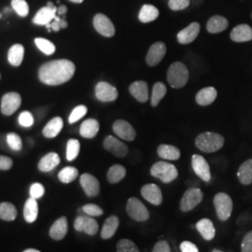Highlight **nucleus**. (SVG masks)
<instances>
[{
    "label": "nucleus",
    "mask_w": 252,
    "mask_h": 252,
    "mask_svg": "<svg viewBox=\"0 0 252 252\" xmlns=\"http://www.w3.org/2000/svg\"><path fill=\"white\" fill-rule=\"evenodd\" d=\"M76 66L66 59L54 60L43 63L38 70V78L47 85L56 86L65 83L72 79Z\"/></svg>",
    "instance_id": "obj_1"
},
{
    "label": "nucleus",
    "mask_w": 252,
    "mask_h": 252,
    "mask_svg": "<svg viewBox=\"0 0 252 252\" xmlns=\"http://www.w3.org/2000/svg\"><path fill=\"white\" fill-rule=\"evenodd\" d=\"M224 145V137L213 132H206L199 135L195 139V146L204 153H215Z\"/></svg>",
    "instance_id": "obj_2"
},
{
    "label": "nucleus",
    "mask_w": 252,
    "mask_h": 252,
    "mask_svg": "<svg viewBox=\"0 0 252 252\" xmlns=\"http://www.w3.org/2000/svg\"><path fill=\"white\" fill-rule=\"evenodd\" d=\"M189 80V71L184 63L175 62L172 63L167 71V81L170 86L180 89L186 85Z\"/></svg>",
    "instance_id": "obj_3"
},
{
    "label": "nucleus",
    "mask_w": 252,
    "mask_h": 252,
    "mask_svg": "<svg viewBox=\"0 0 252 252\" xmlns=\"http://www.w3.org/2000/svg\"><path fill=\"white\" fill-rule=\"evenodd\" d=\"M151 174L163 183H170L179 176L178 169L172 163L165 162H155L151 168Z\"/></svg>",
    "instance_id": "obj_4"
},
{
    "label": "nucleus",
    "mask_w": 252,
    "mask_h": 252,
    "mask_svg": "<svg viewBox=\"0 0 252 252\" xmlns=\"http://www.w3.org/2000/svg\"><path fill=\"white\" fill-rule=\"evenodd\" d=\"M214 206L218 218L221 221H225L231 217L234 207L233 200L225 192H219L215 195Z\"/></svg>",
    "instance_id": "obj_5"
},
{
    "label": "nucleus",
    "mask_w": 252,
    "mask_h": 252,
    "mask_svg": "<svg viewBox=\"0 0 252 252\" xmlns=\"http://www.w3.org/2000/svg\"><path fill=\"white\" fill-rule=\"evenodd\" d=\"M126 212L129 217L136 221H146L150 219V213L144 204L135 197H131L126 205Z\"/></svg>",
    "instance_id": "obj_6"
},
{
    "label": "nucleus",
    "mask_w": 252,
    "mask_h": 252,
    "mask_svg": "<svg viewBox=\"0 0 252 252\" xmlns=\"http://www.w3.org/2000/svg\"><path fill=\"white\" fill-rule=\"evenodd\" d=\"M204 194L198 188H189L187 189L180 201V210L189 212L202 202Z\"/></svg>",
    "instance_id": "obj_7"
},
{
    "label": "nucleus",
    "mask_w": 252,
    "mask_h": 252,
    "mask_svg": "<svg viewBox=\"0 0 252 252\" xmlns=\"http://www.w3.org/2000/svg\"><path fill=\"white\" fill-rule=\"evenodd\" d=\"M21 104H22V97L18 93H15V92L8 93L4 94V96L1 100V112L6 116H10L15 111H17Z\"/></svg>",
    "instance_id": "obj_8"
},
{
    "label": "nucleus",
    "mask_w": 252,
    "mask_h": 252,
    "mask_svg": "<svg viewBox=\"0 0 252 252\" xmlns=\"http://www.w3.org/2000/svg\"><path fill=\"white\" fill-rule=\"evenodd\" d=\"M94 27L102 36L111 37L115 35V27L105 14L98 13L94 18Z\"/></svg>",
    "instance_id": "obj_9"
},
{
    "label": "nucleus",
    "mask_w": 252,
    "mask_h": 252,
    "mask_svg": "<svg viewBox=\"0 0 252 252\" xmlns=\"http://www.w3.org/2000/svg\"><path fill=\"white\" fill-rule=\"evenodd\" d=\"M191 165L192 169L194 173L198 176L201 180L208 182L211 180V173H210V167L208 162L206 161V159L199 155V154H194L191 157Z\"/></svg>",
    "instance_id": "obj_10"
},
{
    "label": "nucleus",
    "mask_w": 252,
    "mask_h": 252,
    "mask_svg": "<svg viewBox=\"0 0 252 252\" xmlns=\"http://www.w3.org/2000/svg\"><path fill=\"white\" fill-rule=\"evenodd\" d=\"M117 89L106 81H100L95 86V96L102 102H112L117 99Z\"/></svg>",
    "instance_id": "obj_11"
},
{
    "label": "nucleus",
    "mask_w": 252,
    "mask_h": 252,
    "mask_svg": "<svg viewBox=\"0 0 252 252\" xmlns=\"http://www.w3.org/2000/svg\"><path fill=\"white\" fill-rule=\"evenodd\" d=\"M80 183L81 187L89 197H95L99 194L100 184L98 180L88 173L81 175L80 178Z\"/></svg>",
    "instance_id": "obj_12"
},
{
    "label": "nucleus",
    "mask_w": 252,
    "mask_h": 252,
    "mask_svg": "<svg viewBox=\"0 0 252 252\" xmlns=\"http://www.w3.org/2000/svg\"><path fill=\"white\" fill-rule=\"evenodd\" d=\"M103 145L108 152L112 153L118 158H123L128 153L127 146L112 135H108L105 138Z\"/></svg>",
    "instance_id": "obj_13"
},
{
    "label": "nucleus",
    "mask_w": 252,
    "mask_h": 252,
    "mask_svg": "<svg viewBox=\"0 0 252 252\" xmlns=\"http://www.w3.org/2000/svg\"><path fill=\"white\" fill-rule=\"evenodd\" d=\"M166 54V46L161 41H158L154 43L150 48L147 56H146V62L150 66H155L160 63L162 58Z\"/></svg>",
    "instance_id": "obj_14"
},
{
    "label": "nucleus",
    "mask_w": 252,
    "mask_h": 252,
    "mask_svg": "<svg viewBox=\"0 0 252 252\" xmlns=\"http://www.w3.org/2000/svg\"><path fill=\"white\" fill-rule=\"evenodd\" d=\"M113 131L116 135L126 141H133L135 138V130L128 122L124 120H118L113 124Z\"/></svg>",
    "instance_id": "obj_15"
},
{
    "label": "nucleus",
    "mask_w": 252,
    "mask_h": 252,
    "mask_svg": "<svg viewBox=\"0 0 252 252\" xmlns=\"http://www.w3.org/2000/svg\"><path fill=\"white\" fill-rule=\"evenodd\" d=\"M141 195L154 206H160L162 202L161 189L156 184H146L141 189Z\"/></svg>",
    "instance_id": "obj_16"
},
{
    "label": "nucleus",
    "mask_w": 252,
    "mask_h": 252,
    "mask_svg": "<svg viewBox=\"0 0 252 252\" xmlns=\"http://www.w3.org/2000/svg\"><path fill=\"white\" fill-rule=\"evenodd\" d=\"M68 232V222L65 217H61L56 220L54 224L51 226L49 234L55 241H60L64 238Z\"/></svg>",
    "instance_id": "obj_17"
},
{
    "label": "nucleus",
    "mask_w": 252,
    "mask_h": 252,
    "mask_svg": "<svg viewBox=\"0 0 252 252\" xmlns=\"http://www.w3.org/2000/svg\"><path fill=\"white\" fill-rule=\"evenodd\" d=\"M199 32L200 25L198 23H191L189 26L179 32L178 41L180 44H189L197 37Z\"/></svg>",
    "instance_id": "obj_18"
},
{
    "label": "nucleus",
    "mask_w": 252,
    "mask_h": 252,
    "mask_svg": "<svg viewBox=\"0 0 252 252\" xmlns=\"http://www.w3.org/2000/svg\"><path fill=\"white\" fill-rule=\"evenodd\" d=\"M129 91L135 99L140 103H146L149 99V88L146 81L133 82L129 87Z\"/></svg>",
    "instance_id": "obj_19"
},
{
    "label": "nucleus",
    "mask_w": 252,
    "mask_h": 252,
    "mask_svg": "<svg viewBox=\"0 0 252 252\" xmlns=\"http://www.w3.org/2000/svg\"><path fill=\"white\" fill-rule=\"evenodd\" d=\"M57 12V8H50V7H44L42 9H39L36 14V16L33 19V23L36 24L37 26H46L52 21L54 20V17L56 16Z\"/></svg>",
    "instance_id": "obj_20"
},
{
    "label": "nucleus",
    "mask_w": 252,
    "mask_h": 252,
    "mask_svg": "<svg viewBox=\"0 0 252 252\" xmlns=\"http://www.w3.org/2000/svg\"><path fill=\"white\" fill-rule=\"evenodd\" d=\"M231 39L234 42H246L252 39V28L248 25H239L231 32Z\"/></svg>",
    "instance_id": "obj_21"
},
{
    "label": "nucleus",
    "mask_w": 252,
    "mask_h": 252,
    "mask_svg": "<svg viewBox=\"0 0 252 252\" xmlns=\"http://www.w3.org/2000/svg\"><path fill=\"white\" fill-rule=\"evenodd\" d=\"M61 159L56 153H50L43 156L38 162V169L41 172H50L60 163Z\"/></svg>",
    "instance_id": "obj_22"
},
{
    "label": "nucleus",
    "mask_w": 252,
    "mask_h": 252,
    "mask_svg": "<svg viewBox=\"0 0 252 252\" xmlns=\"http://www.w3.org/2000/svg\"><path fill=\"white\" fill-rule=\"evenodd\" d=\"M99 131V123L94 119H88L81 124L80 134L84 138H94Z\"/></svg>",
    "instance_id": "obj_23"
},
{
    "label": "nucleus",
    "mask_w": 252,
    "mask_h": 252,
    "mask_svg": "<svg viewBox=\"0 0 252 252\" xmlns=\"http://www.w3.org/2000/svg\"><path fill=\"white\" fill-rule=\"evenodd\" d=\"M63 123L62 118L55 117L51 120L42 130V135L46 138H54L60 134L63 129Z\"/></svg>",
    "instance_id": "obj_24"
},
{
    "label": "nucleus",
    "mask_w": 252,
    "mask_h": 252,
    "mask_svg": "<svg viewBox=\"0 0 252 252\" xmlns=\"http://www.w3.org/2000/svg\"><path fill=\"white\" fill-rule=\"evenodd\" d=\"M38 216V204L36 199L28 198L24 207V218L28 223L35 222Z\"/></svg>",
    "instance_id": "obj_25"
},
{
    "label": "nucleus",
    "mask_w": 252,
    "mask_h": 252,
    "mask_svg": "<svg viewBox=\"0 0 252 252\" xmlns=\"http://www.w3.org/2000/svg\"><path fill=\"white\" fill-rule=\"evenodd\" d=\"M196 229L203 238L206 240H212L215 237L216 230L213 225V222L208 219H202L196 223Z\"/></svg>",
    "instance_id": "obj_26"
},
{
    "label": "nucleus",
    "mask_w": 252,
    "mask_h": 252,
    "mask_svg": "<svg viewBox=\"0 0 252 252\" xmlns=\"http://www.w3.org/2000/svg\"><path fill=\"white\" fill-rule=\"evenodd\" d=\"M228 25H229V23L225 17L216 15L208 20L207 25V31L211 34L220 33L227 29Z\"/></svg>",
    "instance_id": "obj_27"
},
{
    "label": "nucleus",
    "mask_w": 252,
    "mask_h": 252,
    "mask_svg": "<svg viewBox=\"0 0 252 252\" xmlns=\"http://www.w3.org/2000/svg\"><path fill=\"white\" fill-rule=\"evenodd\" d=\"M218 93L214 87H207L199 91L195 100L200 106H208L212 104L217 98Z\"/></svg>",
    "instance_id": "obj_28"
},
{
    "label": "nucleus",
    "mask_w": 252,
    "mask_h": 252,
    "mask_svg": "<svg viewBox=\"0 0 252 252\" xmlns=\"http://www.w3.org/2000/svg\"><path fill=\"white\" fill-rule=\"evenodd\" d=\"M120 224V220L117 216H110L106 220L101 231V237L103 239L111 238L117 231Z\"/></svg>",
    "instance_id": "obj_29"
},
{
    "label": "nucleus",
    "mask_w": 252,
    "mask_h": 252,
    "mask_svg": "<svg viewBox=\"0 0 252 252\" xmlns=\"http://www.w3.org/2000/svg\"><path fill=\"white\" fill-rule=\"evenodd\" d=\"M237 178L243 185H250L252 183V159L244 162L237 172Z\"/></svg>",
    "instance_id": "obj_30"
},
{
    "label": "nucleus",
    "mask_w": 252,
    "mask_h": 252,
    "mask_svg": "<svg viewBox=\"0 0 252 252\" xmlns=\"http://www.w3.org/2000/svg\"><path fill=\"white\" fill-rule=\"evenodd\" d=\"M158 155L165 160L176 161L180 158V151L175 146L171 145H160L157 149Z\"/></svg>",
    "instance_id": "obj_31"
},
{
    "label": "nucleus",
    "mask_w": 252,
    "mask_h": 252,
    "mask_svg": "<svg viewBox=\"0 0 252 252\" xmlns=\"http://www.w3.org/2000/svg\"><path fill=\"white\" fill-rule=\"evenodd\" d=\"M25 54V48L21 44H15L9 49L8 53V60L9 63L13 66H19L23 60Z\"/></svg>",
    "instance_id": "obj_32"
},
{
    "label": "nucleus",
    "mask_w": 252,
    "mask_h": 252,
    "mask_svg": "<svg viewBox=\"0 0 252 252\" xmlns=\"http://www.w3.org/2000/svg\"><path fill=\"white\" fill-rule=\"evenodd\" d=\"M160 12L156 7L153 5H144L138 14V19L142 23H151L158 18Z\"/></svg>",
    "instance_id": "obj_33"
},
{
    "label": "nucleus",
    "mask_w": 252,
    "mask_h": 252,
    "mask_svg": "<svg viewBox=\"0 0 252 252\" xmlns=\"http://www.w3.org/2000/svg\"><path fill=\"white\" fill-rule=\"evenodd\" d=\"M17 218V208L16 207L9 203L3 202L0 203V219L5 221H12Z\"/></svg>",
    "instance_id": "obj_34"
},
{
    "label": "nucleus",
    "mask_w": 252,
    "mask_h": 252,
    "mask_svg": "<svg viewBox=\"0 0 252 252\" xmlns=\"http://www.w3.org/2000/svg\"><path fill=\"white\" fill-rule=\"evenodd\" d=\"M126 175V169L121 164H115L108 169V182L111 184H116L121 180H124Z\"/></svg>",
    "instance_id": "obj_35"
},
{
    "label": "nucleus",
    "mask_w": 252,
    "mask_h": 252,
    "mask_svg": "<svg viewBox=\"0 0 252 252\" xmlns=\"http://www.w3.org/2000/svg\"><path fill=\"white\" fill-rule=\"evenodd\" d=\"M98 222L88 215H82V232L89 235H95L98 232Z\"/></svg>",
    "instance_id": "obj_36"
},
{
    "label": "nucleus",
    "mask_w": 252,
    "mask_h": 252,
    "mask_svg": "<svg viewBox=\"0 0 252 252\" xmlns=\"http://www.w3.org/2000/svg\"><path fill=\"white\" fill-rule=\"evenodd\" d=\"M79 176V170L73 166H66L58 173V179L63 183L68 184L76 180Z\"/></svg>",
    "instance_id": "obj_37"
},
{
    "label": "nucleus",
    "mask_w": 252,
    "mask_h": 252,
    "mask_svg": "<svg viewBox=\"0 0 252 252\" xmlns=\"http://www.w3.org/2000/svg\"><path fill=\"white\" fill-rule=\"evenodd\" d=\"M166 92H167V90H166L165 85L161 81H158L154 84L153 94H152V105H153V107H157L159 105L160 101L166 94Z\"/></svg>",
    "instance_id": "obj_38"
},
{
    "label": "nucleus",
    "mask_w": 252,
    "mask_h": 252,
    "mask_svg": "<svg viewBox=\"0 0 252 252\" xmlns=\"http://www.w3.org/2000/svg\"><path fill=\"white\" fill-rule=\"evenodd\" d=\"M80 150H81V144L79 142V140L77 139H69L67 141L66 144V159L69 162L74 161L79 153H80Z\"/></svg>",
    "instance_id": "obj_39"
},
{
    "label": "nucleus",
    "mask_w": 252,
    "mask_h": 252,
    "mask_svg": "<svg viewBox=\"0 0 252 252\" xmlns=\"http://www.w3.org/2000/svg\"><path fill=\"white\" fill-rule=\"evenodd\" d=\"M36 47L46 55H52L55 52V46L54 43L46 38L37 37L35 39Z\"/></svg>",
    "instance_id": "obj_40"
},
{
    "label": "nucleus",
    "mask_w": 252,
    "mask_h": 252,
    "mask_svg": "<svg viewBox=\"0 0 252 252\" xmlns=\"http://www.w3.org/2000/svg\"><path fill=\"white\" fill-rule=\"evenodd\" d=\"M11 6L21 17H26L29 13V7L26 0H12Z\"/></svg>",
    "instance_id": "obj_41"
},
{
    "label": "nucleus",
    "mask_w": 252,
    "mask_h": 252,
    "mask_svg": "<svg viewBox=\"0 0 252 252\" xmlns=\"http://www.w3.org/2000/svg\"><path fill=\"white\" fill-rule=\"evenodd\" d=\"M117 252H140L133 241L122 239L117 244Z\"/></svg>",
    "instance_id": "obj_42"
},
{
    "label": "nucleus",
    "mask_w": 252,
    "mask_h": 252,
    "mask_svg": "<svg viewBox=\"0 0 252 252\" xmlns=\"http://www.w3.org/2000/svg\"><path fill=\"white\" fill-rule=\"evenodd\" d=\"M7 143L12 151L19 152L23 148L22 138L15 133H9L7 135Z\"/></svg>",
    "instance_id": "obj_43"
},
{
    "label": "nucleus",
    "mask_w": 252,
    "mask_h": 252,
    "mask_svg": "<svg viewBox=\"0 0 252 252\" xmlns=\"http://www.w3.org/2000/svg\"><path fill=\"white\" fill-rule=\"evenodd\" d=\"M87 110H88L87 108H86L85 106H83V105H81V106L76 107V108L73 109L72 112H71V114H70V116L68 118V122H69V124H75L76 122L80 121L81 118H83L85 115H86Z\"/></svg>",
    "instance_id": "obj_44"
},
{
    "label": "nucleus",
    "mask_w": 252,
    "mask_h": 252,
    "mask_svg": "<svg viewBox=\"0 0 252 252\" xmlns=\"http://www.w3.org/2000/svg\"><path fill=\"white\" fill-rule=\"evenodd\" d=\"M82 211L90 217H100L103 215L104 211L101 207L94 204H87L82 207Z\"/></svg>",
    "instance_id": "obj_45"
},
{
    "label": "nucleus",
    "mask_w": 252,
    "mask_h": 252,
    "mask_svg": "<svg viewBox=\"0 0 252 252\" xmlns=\"http://www.w3.org/2000/svg\"><path fill=\"white\" fill-rule=\"evenodd\" d=\"M45 193V188L42 184L40 183H33L29 189V194L30 197L34 199L41 198Z\"/></svg>",
    "instance_id": "obj_46"
},
{
    "label": "nucleus",
    "mask_w": 252,
    "mask_h": 252,
    "mask_svg": "<svg viewBox=\"0 0 252 252\" xmlns=\"http://www.w3.org/2000/svg\"><path fill=\"white\" fill-rule=\"evenodd\" d=\"M19 124L24 127H31L34 125V117L29 111H24L19 116Z\"/></svg>",
    "instance_id": "obj_47"
},
{
    "label": "nucleus",
    "mask_w": 252,
    "mask_h": 252,
    "mask_svg": "<svg viewBox=\"0 0 252 252\" xmlns=\"http://www.w3.org/2000/svg\"><path fill=\"white\" fill-rule=\"evenodd\" d=\"M189 5V0H169L168 6L172 10L178 11L188 8Z\"/></svg>",
    "instance_id": "obj_48"
},
{
    "label": "nucleus",
    "mask_w": 252,
    "mask_h": 252,
    "mask_svg": "<svg viewBox=\"0 0 252 252\" xmlns=\"http://www.w3.org/2000/svg\"><path fill=\"white\" fill-rule=\"evenodd\" d=\"M241 252H252V231L244 236L241 243Z\"/></svg>",
    "instance_id": "obj_49"
},
{
    "label": "nucleus",
    "mask_w": 252,
    "mask_h": 252,
    "mask_svg": "<svg viewBox=\"0 0 252 252\" xmlns=\"http://www.w3.org/2000/svg\"><path fill=\"white\" fill-rule=\"evenodd\" d=\"M153 252H171L169 244L164 240L158 241L153 248Z\"/></svg>",
    "instance_id": "obj_50"
},
{
    "label": "nucleus",
    "mask_w": 252,
    "mask_h": 252,
    "mask_svg": "<svg viewBox=\"0 0 252 252\" xmlns=\"http://www.w3.org/2000/svg\"><path fill=\"white\" fill-rule=\"evenodd\" d=\"M12 164L13 162L9 157L0 155V170H9L12 167Z\"/></svg>",
    "instance_id": "obj_51"
},
{
    "label": "nucleus",
    "mask_w": 252,
    "mask_h": 252,
    "mask_svg": "<svg viewBox=\"0 0 252 252\" xmlns=\"http://www.w3.org/2000/svg\"><path fill=\"white\" fill-rule=\"evenodd\" d=\"M181 252H199L198 248L189 241H184L180 244Z\"/></svg>",
    "instance_id": "obj_52"
},
{
    "label": "nucleus",
    "mask_w": 252,
    "mask_h": 252,
    "mask_svg": "<svg viewBox=\"0 0 252 252\" xmlns=\"http://www.w3.org/2000/svg\"><path fill=\"white\" fill-rule=\"evenodd\" d=\"M74 228L78 232H82V215L77 217L74 222Z\"/></svg>",
    "instance_id": "obj_53"
},
{
    "label": "nucleus",
    "mask_w": 252,
    "mask_h": 252,
    "mask_svg": "<svg viewBox=\"0 0 252 252\" xmlns=\"http://www.w3.org/2000/svg\"><path fill=\"white\" fill-rule=\"evenodd\" d=\"M67 12V8L64 5H61L59 8H57V13L59 15H64Z\"/></svg>",
    "instance_id": "obj_54"
},
{
    "label": "nucleus",
    "mask_w": 252,
    "mask_h": 252,
    "mask_svg": "<svg viewBox=\"0 0 252 252\" xmlns=\"http://www.w3.org/2000/svg\"><path fill=\"white\" fill-rule=\"evenodd\" d=\"M51 29L54 30L55 32H58V31L61 29V27L59 26V23H57L56 21L52 22V23H51Z\"/></svg>",
    "instance_id": "obj_55"
},
{
    "label": "nucleus",
    "mask_w": 252,
    "mask_h": 252,
    "mask_svg": "<svg viewBox=\"0 0 252 252\" xmlns=\"http://www.w3.org/2000/svg\"><path fill=\"white\" fill-rule=\"evenodd\" d=\"M59 26L61 28H66L67 27V22L64 20V18H61L60 22H59Z\"/></svg>",
    "instance_id": "obj_56"
},
{
    "label": "nucleus",
    "mask_w": 252,
    "mask_h": 252,
    "mask_svg": "<svg viewBox=\"0 0 252 252\" xmlns=\"http://www.w3.org/2000/svg\"><path fill=\"white\" fill-rule=\"evenodd\" d=\"M23 252H40L38 250H35V249H27L26 251Z\"/></svg>",
    "instance_id": "obj_57"
},
{
    "label": "nucleus",
    "mask_w": 252,
    "mask_h": 252,
    "mask_svg": "<svg viewBox=\"0 0 252 252\" xmlns=\"http://www.w3.org/2000/svg\"><path fill=\"white\" fill-rule=\"evenodd\" d=\"M70 1L73 3H78L79 4V3H82L84 0H70Z\"/></svg>",
    "instance_id": "obj_58"
},
{
    "label": "nucleus",
    "mask_w": 252,
    "mask_h": 252,
    "mask_svg": "<svg viewBox=\"0 0 252 252\" xmlns=\"http://www.w3.org/2000/svg\"><path fill=\"white\" fill-rule=\"evenodd\" d=\"M47 6H48V7H50V8H54V3L50 1V2H48V5H47Z\"/></svg>",
    "instance_id": "obj_59"
},
{
    "label": "nucleus",
    "mask_w": 252,
    "mask_h": 252,
    "mask_svg": "<svg viewBox=\"0 0 252 252\" xmlns=\"http://www.w3.org/2000/svg\"><path fill=\"white\" fill-rule=\"evenodd\" d=\"M221 252V251H220V250H214V251H213V252Z\"/></svg>",
    "instance_id": "obj_60"
},
{
    "label": "nucleus",
    "mask_w": 252,
    "mask_h": 252,
    "mask_svg": "<svg viewBox=\"0 0 252 252\" xmlns=\"http://www.w3.org/2000/svg\"><path fill=\"white\" fill-rule=\"evenodd\" d=\"M0 17H1V15H0Z\"/></svg>",
    "instance_id": "obj_61"
},
{
    "label": "nucleus",
    "mask_w": 252,
    "mask_h": 252,
    "mask_svg": "<svg viewBox=\"0 0 252 252\" xmlns=\"http://www.w3.org/2000/svg\"><path fill=\"white\" fill-rule=\"evenodd\" d=\"M0 77H1V76H0Z\"/></svg>",
    "instance_id": "obj_62"
}]
</instances>
